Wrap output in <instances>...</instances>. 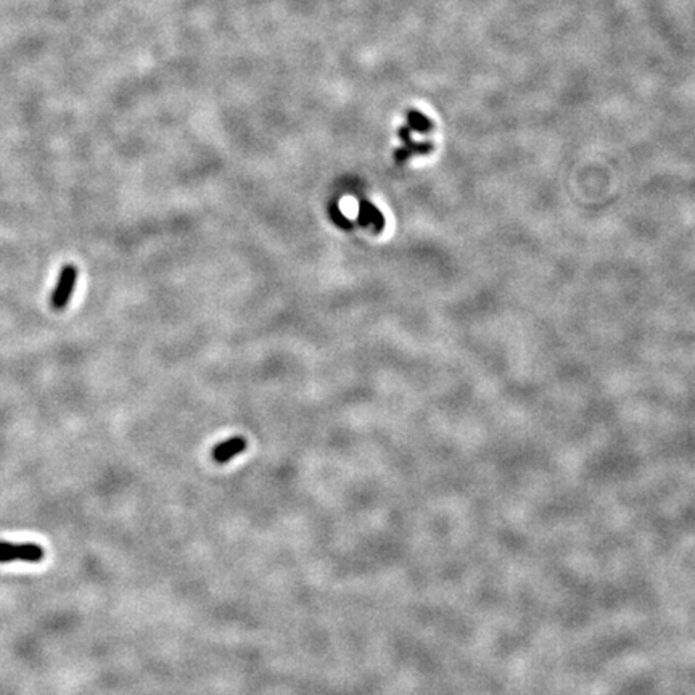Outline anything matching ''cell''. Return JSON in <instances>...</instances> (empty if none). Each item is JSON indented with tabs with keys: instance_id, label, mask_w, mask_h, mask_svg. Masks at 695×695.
Segmentation results:
<instances>
[{
	"instance_id": "1",
	"label": "cell",
	"mask_w": 695,
	"mask_h": 695,
	"mask_svg": "<svg viewBox=\"0 0 695 695\" xmlns=\"http://www.w3.org/2000/svg\"><path fill=\"white\" fill-rule=\"evenodd\" d=\"M77 268L74 264H66L61 268L57 285H55L52 297H50V306L55 311H63L70 304V299L73 297L76 282H77Z\"/></svg>"
},
{
	"instance_id": "5",
	"label": "cell",
	"mask_w": 695,
	"mask_h": 695,
	"mask_svg": "<svg viewBox=\"0 0 695 695\" xmlns=\"http://www.w3.org/2000/svg\"><path fill=\"white\" fill-rule=\"evenodd\" d=\"M409 129L417 131V132H428L431 127V122L428 121L424 115L417 113V111H410L409 116Z\"/></svg>"
},
{
	"instance_id": "4",
	"label": "cell",
	"mask_w": 695,
	"mask_h": 695,
	"mask_svg": "<svg viewBox=\"0 0 695 695\" xmlns=\"http://www.w3.org/2000/svg\"><path fill=\"white\" fill-rule=\"evenodd\" d=\"M359 222L365 227H372L377 233L385 229V218H383L382 211L367 200L359 203Z\"/></svg>"
},
{
	"instance_id": "3",
	"label": "cell",
	"mask_w": 695,
	"mask_h": 695,
	"mask_svg": "<svg viewBox=\"0 0 695 695\" xmlns=\"http://www.w3.org/2000/svg\"><path fill=\"white\" fill-rule=\"evenodd\" d=\"M248 443L243 436H232L226 441L216 444L213 448V460L216 464H227L238 454H242L247 449Z\"/></svg>"
},
{
	"instance_id": "2",
	"label": "cell",
	"mask_w": 695,
	"mask_h": 695,
	"mask_svg": "<svg viewBox=\"0 0 695 695\" xmlns=\"http://www.w3.org/2000/svg\"><path fill=\"white\" fill-rule=\"evenodd\" d=\"M44 559V549L37 544H12L0 543V564H10V561H27V564H37Z\"/></svg>"
}]
</instances>
